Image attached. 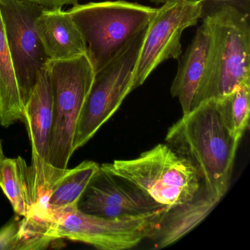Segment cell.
Instances as JSON below:
<instances>
[{
	"label": "cell",
	"mask_w": 250,
	"mask_h": 250,
	"mask_svg": "<svg viewBox=\"0 0 250 250\" xmlns=\"http://www.w3.org/2000/svg\"><path fill=\"white\" fill-rule=\"evenodd\" d=\"M210 46V33L203 22L192 42L179 60L178 71L171 86V94L179 101L183 115L189 113L206 69Z\"/></svg>",
	"instance_id": "5bb4252c"
},
{
	"label": "cell",
	"mask_w": 250,
	"mask_h": 250,
	"mask_svg": "<svg viewBox=\"0 0 250 250\" xmlns=\"http://www.w3.org/2000/svg\"><path fill=\"white\" fill-rule=\"evenodd\" d=\"M147 1H150V2H153V3L156 4H165L167 2L173 1V0H147Z\"/></svg>",
	"instance_id": "603a6c76"
},
{
	"label": "cell",
	"mask_w": 250,
	"mask_h": 250,
	"mask_svg": "<svg viewBox=\"0 0 250 250\" xmlns=\"http://www.w3.org/2000/svg\"><path fill=\"white\" fill-rule=\"evenodd\" d=\"M201 19L199 0H173L156 8L147 32L133 74L131 90L141 86L155 68L169 59H179L181 36Z\"/></svg>",
	"instance_id": "ba28073f"
},
{
	"label": "cell",
	"mask_w": 250,
	"mask_h": 250,
	"mask_svg": "<svg viewBox=\"0 0 250 250\" xmlns=\"http://www.w3.org/2000/svg\"><path fill=\"white\" fill-rule=\"evenodd\" d=\"M218 203L203 187L191 201L167 208L149 239L153 241L158 249L177 242L198 226Z\"/></svg>",
	"instance_id": "4fadbf2b"
},
{
	"label": "cell",
	"mask_w": 250,
	"mask_h": 250,
	"mask_svg": "<svg viewBox=\"0 0 250 250\" xmlns=\"http://www.w3.org/2000/svg\"><path fill=\"white\" fill-rule=\"evenodd\" d=\"M100 169L168 208L191 201L203 187L195 168L167 144L157 145L135 159L103 164Z\"/></svg>",
	"instance_id": "3957f363"
},
{
	"label": "cell",
	"mask_w": 250,
	"mask_h": 250,
	"mask_svg": "<svg viewBox=\"0 0 250 250\" xmlns=\"http://www.w3.org/2000/svg\"><path fill=\"white\" fill-rule=\"evenodd\" d=\"M44 8L26 0H0V14L25 106L39 71L49 61L36 28V19Z\"/></svg>",
	"instance_id": "9c48e42d"
},
{
	"label": "cell",
	"mask_w": 250,
	"mask_h": 250,
	"mask_svg": "<svg viewBox=\"0 0 250 250\" xmlns=\"http://www.w3.org/2000/svg\"><path fill=\"white\" fill-rule=\"evenodd\" d=\"M24 108L0 14V125L23 121Z\"/></svg>",
	"instance_id": "e0dca14e"
},
{
	"label": "cell",
	"mask_w": 250,
	"mask_h": 250,
	"mask_svg": "<svg viewBox=\"0 0 250 250\" xmlns=\"http://www.w3.org/2000/svg\"><path fill=\"white\" fill-rule=\"evenodd\" d=\"M147 26L131 38L109 63L95 73L93 84L77 124L74 152L93 138L132 91L133 74Z\"/></svg>",
	"instance_id": "52a82bcc"
},
{
	"label": "cell",
	"mask_w": 250,
	"mask_h": 250,
	"mask_svg": "<svg viewBox=\"0 0 250 250\" xmlns=\"http://www.w3.org/2000/svg\"><path fill=\"white\" fill-rule=\"evenodd\" d=\"M164 207L138 188L100 169L78 204L82 211L109 218L136 216Z\"/></svg>",
	"instance_id": "8fae6325"
},
{
	"label": "cell",
	"mask_w": 250,
	"mask_h": 250,
	"mask_svg": "<svg viewBox=\"0 0 250 250\" xmlns=\"http://www.w3.org/2000/svg\"><path fill=\"white\" fill-rule=\"evenodd\" d=\"M156 11L151 7L118 0L76 3L68 11L84 38L87 55L96 73L148 25Z\"/></svg>",
	"instance_id": "277c9868"
},
{
	"label": "cell",
	"mask_w": 250,
	"mask_h": 250,
	"mask_svg": "<svg viewBox=\"0 0 250 250\" xmlns=\"http://www.w3.org/2000/svg\"><path fill=\"white\" fill-rule=\"evenodd\" d=\"M53 121V89L46 65L39 71L37 82L24 108L23 119L31 145L30 167L39 203L44 200L51 186L65 170L55 169L50 163Z\"/></svg>",
	"instance_id": "30bf717a"
},
{
	"label": "cell",
	"mask_w": 250,
	"mask_h": 250,
	"mask_svg": "<svg viewBox=\"0 0 250 250\" xmlns=\"http://www.w3.org/2000/svg\"><path fill=\"white\" fill-rule=\"evenodd\" d=\"M201 19L224 7H231L250 20V0H199Z\"/></svg>",
	"instance_id": "d6986e66"
},
{
	"label": "cell",
	"mask_w": 250,
	"mask_h": 250,
	"mask_svg": "<svg viewBox=\"0 0 250 250\" xmlns=\"http://www.w3.org/2000/svg\"><path fill=\"white\" fill-rule=\"evenodd\" d=\"M36 28L49 60L64 61L87 55L84 38L68 11L45 8L36 19Z\"/></svg>",
	"instance_id": "7c38bea8"
},
{
	"label": "cell",
	"mask_w": 250,
	"mask_h": 250,
	"mask_svg": "<svg viewBox=\"0 0 250 250\" xmlns=\"http://www.w3.org/2000/svg\"><path fill=\"white\" fill-rule=\"evenodd\" d=\"M165 142L195 168L206 193L220 201L230 186L240 140L222 122L215 101L183 115L168 130Z\"/></svg>",
	"instance_id": "6da1fadb"
},
{
	"label": "cell",
	"mask_w": 250,
	"mask_h": 250,
	"mask_svg": "<svg viewBox=\"0 0 250 250\" xmlns=\"http://www.w3.org/2000/svg\"><path fill=\"white\" fill-rule=\"evenodd\" d=\"M100 165L93 161H84L66 169L51 186L45 197L49 213L68 208L78 207L79 202L92 180L99 172Z\"/></svg>",
	"instance_id": "2e32d148"
},
{
	"label": "cell",
	"mask_w": 250,
	"mask_h": 250,
	"mask_svg": "<svg viewBox=\"0 0 250 250\" xmlns=\"http://www.w3.org/2000/svg\"><path fill=\"white\" fill-rule=\"evenodd\" d=\"M202 20L210 33V46L191 110L231 93L250 79V20L231 7Z\"/></svg>",
	"instance_id": "7a4b0ae2"
},
{
	"label": "cell",
	"mask_w": 250,
	"mask_h": 250,
	"mask_svg": "<svg viewBox=\"0 0 250 250\" xmlns=\"http://www.w3.org/2000/svg\"><path fill=\"white\" fill-rule=\"evenodd\" d=\"M0 188L19 216H29L39 205L30 167L21 156L0 162Z\"/></svg>",
	"instance_id": "9a60e30c"
},
{
	"label": "cell",
	"mask_w": 250,
	"mask_h": 250,
	"mask_svg": "<svg viewBox=\"0 0 250 250\" xmlns=\"http://www.w3.org/2000/svg\"><path fill=\"white\" fill-rule=\"evenodd\" d=\"M54 96V121L50 163L65 170L74 153V137L83 106L94 80L95 71L87 55L46 62Z\"/></svg>",
	"instance_id": "8992f818"
},
{
	"label": "cell",
	"mask_w": 250,
	"mask_h": 250,
	"mask_svg": "<svg viewBox=\"0 0 250 250\" xmlns=\"http://www.w3.org/2000/svg\"><path fill=\"white\" fill-rule=\"evenodd\" d=\"M26 1L38 4L46 8H62L64 5H74L78 3V1L80 0H26Z\"/></svg>",
	"instance_id": "44dd1931"
},
{
	"label": "cell",
	"mask_w": 250,
	"mask_h": 250,
	"mask_svg": "<svg viewBox=\"0 0 250 250\" xmlns=\"http://www.w3.org/2000/svg\"><path fill=\"white\" fill-rule=\"evenodd\" d=\"M250 95V79H248L231 93L214 100L222 122L238 140H241L249 126Z\"/></svg>",
	"instance_id": "ac0fdd59"
},
{
	"label": "cell",
	"mask_w": 250,
	"mask_h": 250,
	"mask_svg": "<svg viewBox=\"0 0 250 250\" xmlns=\"http://www.w3.org/2000/svg\"><path fill=\"white\" fill-rule=\"evenodd\" d=\"M5 156L4 155L3 147H2V139L0 138V162H2Z\"/></svg>",
	"instance_id": "7402d4cb"
},
{
	"label": "cell",
	"mask_w": 250,
	"mask_h": 250,
	"mask_svg": "<svg viewBox=\"0 0 250 250\" xmlns=\"http://www.w3.org/2000/svg\"><path fill=\"white\" fill-rule=\"evenodd\" d=\"M168 207L136 216L109 218L82 211L78 207L49 213V236L54 241L68 239L99 250H124L150 238Z\"/></svg>",
	"instance_id": "5b68a950"
},
{
	"label": "cell",
	"mask_w": 250,
	"mask_h": 250,
	"mask_svg": "<svg viewBox=\"0 0 250 250\" xmlns=\"http://www.w3.org/2000/svg\"><path fill=\"white\" fill-rule=\"evenodd\" d=\"M20 249V219H13L0 229V250Z\"/></svg>",
	"instance_id": "ffe728a7"
}]
</instances>
